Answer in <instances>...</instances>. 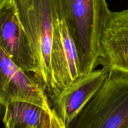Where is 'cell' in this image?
<instances>
[{"label": "cell", "instance_id": "cell-1", "mask_svg": "<svg viewBox=\"0 0 128 128\" xmlns=\"http://www.w3.org/2000/svg\"><path fill=\"white\" fill-rule=\"evenodd\" d=\"M78 52L84 76L98 65L100 41L111 11L106 0H56Z\"/></svg>", "mask_w": 128, "mask_h": 128}, {"label": "cell", "instance_id": "cell-2", "mask_svg": "<svg viewBox=\"0 0 128 128\" xmlns=\"http://www.w3.org/2000/svg\"><path fill=\"white\" fill-rule=\"evenodd\" d=\"M16 12L37 58L41 84L50 96L53 89L51 52L60 16L56 0H14Z\"/></svg>", "mask_w": 128, "mask_h": 128}, {"label": "cell", "instance_id": "cell-3", "mask_svg": "<svg viewBox=\"0 0 128 128\" xmlns=\"http://www.w3.org/2000/svg\"><path fill=\"white\" fill-rule=\"evenodd\" d=\"M67 128H128V72L110 70L102 87Z\"/></svg>", "mask_w": 128, "mask_h": 128}, {"label": "cell", "instance_id": "cell-4", "mask_svg": "<svg viewBox=\"0 0 128 128\" xmlns=\"http://www.w3.org/2000/svg\"><path fill=\"white\" fill-rule=\"evenodd\" d=\"M25 101L52 110L44 88L19 68L0 46V106Z\"/></svg>", "mask_w": 128, "mask_h": 128}, {"label": "cell", "instance_id": "cell-5", "mask_svg": "<svg viewBox=\"0 0 128 128\" xmlns=\"http://www.w3.org/2000/svg\"><path fill=\"white\" fill-rule=\"evenodd\" d=\"M0 46L19 68L34 74L41 84L37 58L18 16L14 1L0 11Z\"/></svg>", "mask_w": 128, "mask_h": 128}, {"label": "cell", "instance_id": "cell-6", "mask_svg": "<svg viewBox=\"0 0 128 128\" xmlns=\"http://www.w3.org/2000/svg\"><path fill=\"white\" fill-rule=\"evenodd\" d=\"M53 89L50 97L54 100L61 91L82 78L78 52L64 20L56 22L51 52Z\"/></svg>", "mask_w": 128, "mask_h": 128}, {"label": "cell", "instance_id": "cell-7", "mask_svg": "<svg viewBox=\"0 0 128 128\" xmlns=\"http://www.w3.org/2000/svg\"><path fill=\"white\" fill-rule=\"evenodd\" d=\"M98 64L128 72V9L110 12L100 41Z\"/></svg>", "mask_w": 128, "mask_h": 128}, {"label": "cell", "instance_id": "cell-8", "mask_svg": "<svg viewBox=\"0 0 128 128\" xmlns=\"http://www.w3.org/2000/svg\"><path fill=\"white\" fill-rule=\"evenodd\" d=\"M110 71L93 70L61 91L53 100V109L67 128L104 83Z\"/></svg>", "mask_w": 128, "mask_h": 128}, {"label": "cell", "instance_id": "cell-9", "mask_svg": "<svg viewBox=\"0 0 128 128\" xmlns=\"http://www.w3.org/2000/svg\"><path fill=\"white\" fill-rule=\"evenodd\" d=\"M4 128H29L41 126L50 112L25 101H14L1 106Z\"/></svg>", "mask_w": 128, "mask_h": 128}, {"label": "cell", "instance_id": "cell-10", "mask_svg": "<svg viewBox=\"0 0 128 128\" xmlns=\"http://www.w3.org/2000/svg\"><path fill=\"white\" fill-rule=\"evenodd\" d=\"M29 128H66V127L62 119L52 108L44 120L42 126Z\"/></svg>", "mask_w": 128, "mask_h": 128}, {"label": "cell", "instance_id": "cell-11", "mask_svg": "<svg viewBox=\"0 0 128 128\" xmlns=\"http://www.w3.org/2000/svg\"><path fill=\"white\" fill-rule=\"evenodd\" d=\"M13 1L14 0H0V11Z\"/></svg>", "mask_w": 128, "mask_h": 128}]
</instances>
